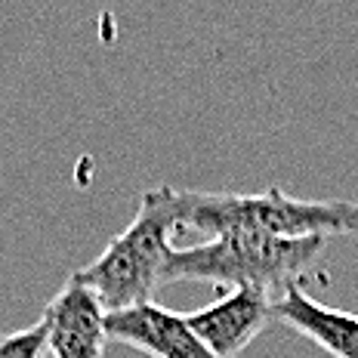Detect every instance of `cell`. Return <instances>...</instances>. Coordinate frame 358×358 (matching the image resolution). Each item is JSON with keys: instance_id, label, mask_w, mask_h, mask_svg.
Returning <instances> with one entry per match:
<instances>
[{"instance_id": "5b68a950", "label": "cell", "mask_w": 358, "mask_h": 358, "mask_svg": "<svg viewBox=\"0 0 358 358\" xmlns=\"http://www.w3.org/2000/svg\"><path fill=\"white\" fill-rule=\"evenodd\" d=\"M53 358H106V309L87 285L69 275L41 318Z\"/></svg>"}, {"instance_id": "3957f363", "label": "cell", "mask_w": 358, "mask_h": 358, "mask_svg": "<svg viewBox=\"0 0 358 358\" xmlns=\"http://www.w3.org/2000/svg\"><path fill=\"white\" fill-rule=\"evenodd\" d=\"M176 226V189L155 185L143 192L130 226L111 238L93 263L71 275L99 296L106 312L152 303L164 285V266L173 250L170 235Z\"/></svg>"}, {"instance_id": "52a82bcc", "label": "cell", "mask_w": 358, "mask_h": 358, "mask_svg": "<svg viewBox=\"0 0 358 358\" xmlns=\"http://www.w3.org/2000/svg\"><path fill=\"white\" fill-rule=\"evenodd\" d=\"M272 312L290 331L312 340L331 358H358V315L318 303L300 285L285 287L272 300Z\"/></svg>"}, {"instance_id": "7a4b0ae2", "label": "cell", "mask_w": 358, "mask_h": 358, "mask_svg": "<svg viewBox=\"0 0 358 358\" xmlns=\"http://www.w3.org/2000/svg\"><path fill=\"white\" fill-rule=\"evenodd\" d=\"M179 229L201 235L216 232H263L275 238H331L358 232V201H306L287 195L278 185L263 192H179Z\"/></svg>"}, {"instance_id": "277c9868", "label": "cell", "mask_w": 358, "mask_h": 358, "mask_svg": "<svg viewBox=\"0 0 358 358\" xmlns=\"http://www.w3.org/2000/svg\"><path fill=\"white\" fill-rule=\"evenodd\" d=\"M272 300L275 296L263 294V290L229 287L210 306L189 312L185 322L213 358H238L272 324Z\"/></svg>"}, {"instance_id": "8992f818", "label": "cell", "mask_w": 358, "mask_h": 358, "mask_svg": "<svg viewBox=\"0 0 358 358\" xmlns=\"http://www.w3.org/2000/svg\"><path fill=\"white\" fill-rule=\"evenodd\" d=\"M108 340L124 343L148 358H213L192 334L185 315L158 303H136L117 312H106Z\"/></svg>"}, {"instance_id": "6da1fadb", "label": "cell", "mask_w": 358, "mask_h": 358, "mask_svg": "<svg viewBox=\"0 0 358 358\" xmlns=\"http://www.w3.org/2000/svg\"><path fill=\"white\" fill-rule=\"evenodd\" d=\"M327 238H275L263 232H216L189 248H173L164 266L170 281H207L216 287H253L278 296L296 285L324 253Z\"/></svg>"}, {"instance_id": "ba28073f", "label": "cell", "mask_w": 358, "mask_h": 358, "mask_svg": "<svg viewBox=\"0 0 358 358\" xmlns=\"http://www.w3.org/2000/svg\"><path fill=\"white\" fill-rule=\"evenodd\" d=\"M47 331L37 322L31 327L0 337V358H47Z\"/></svg>"}]
</instances>
